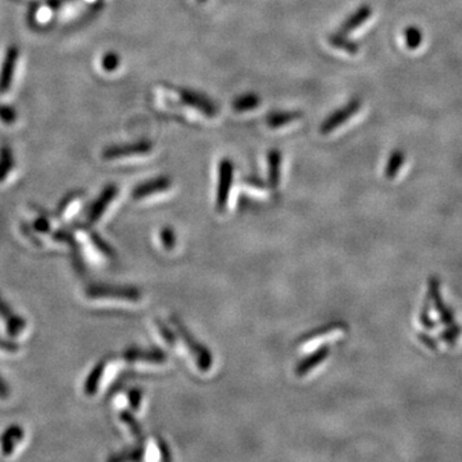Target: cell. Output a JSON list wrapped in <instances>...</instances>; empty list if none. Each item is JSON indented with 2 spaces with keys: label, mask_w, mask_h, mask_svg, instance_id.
<instances>
[{
  "label": "cell",
  "mask_w": 462,
  "mask_h": 462,
  "mask_svg": "<svg viewBox=\"0 0 462 462\" xmlns=\"http://www.w3.org/2000/svg\"><path fill=\"white\" fill-rule=\"evenodd\" d=\"M160 241H161L163 248L166 251H172L176 246V234L171 228H163L160 233Z\"/></svg>",
  "instance_id": "obj_27"
},
{
  "label": "cell",
  "mask_w": 462,
  "mask_h": 462,
  "mask_svg": "<svg viewBox=\"0 0 462 462\" xmlns=\"http://www.w3.org/2000/svg\"><path fill=\"white\" fill-rule=\"evenodd\" d=\"M87 297L92 301H141V292L134 287H120V285H92L87 290Z\"/></svg>",
  "instance_id": "obj_2"
},
{
  "label": "cell",
  "mask_w": 462,
  "mask_h": 462,
  "mask_svg": "<svg viewBox=\"0 0 462 462\" xmlns=\"http://www.w3.org/2000/svg\"><path fill=\"white\" fill-rule=\"evenodd\" d=\"M260 104H261V97L257 93L249 92V93L238 95L231 103V107L236 112H248L260 107Z\"/></svg>",
  "instance_id": "obj_18"
},
{
  "label": "cell",
  "mask_w": 462,
  "mask_h": 462,
  "mask_svg": "<svg viewBox=\"0 0 462 462\" xmlns=\"http://www.w3.org/2000/svg\"><path fill=\"white\" fill-rule=\"evenodd\" d=\"M8 395H9V390H8L7 384L3 382V379H1V376H0V398L6 400Z\"/></svg>",
  "instance_id": "obj_35"
},
{
  "label": "cell",
  "mask_w": 462,
  "mask_h": 462,
  "mask_svg": "<svg viewBox=\"0 0 462 462\" xmlns=\"http://www.w3.org/2000/svg\"><path fill=\"white\" fill-rule=\"evenodd\" d=\"M153 150V143L147 139L128 143V144H120V145H111L106 148L101 153V158L106 161H116L122 158H130L136 155H145Z\"/></svg>",
  "instance_id": "obj_4"
},
{
  "label": "cell",
  "mask_w": 462,
  "mask_h": 462,
  "mask_svg": "<svg viewBox=\"0 0 462 462\" xmlns=\"http://www.w3.org/2000/svg\"><path fill=\"white\" fill-rule=\"evenodd\" d=\"M117 195H119V188L114 184H109L106 188L103 189L99 197L90 206V209L87 212V222L90 225H94V224L99 221L103 217V214H106L109 204L116 199Z\"/></svg>",
  "instance_id": "obj_8"
},
{
  "label": "cell",
  "mask_w": 462,
  "mask_h": 462,
  "mask_svg": "<svg viewBox=\"0 0 462 462\" xmlns=\"http://www.w3.org/2000/svg\"><path fill=\"white\" fill-rule=\"evenodd\" d=\"M171 185H172L171 177H168L166 175H161V176H157V177L138 184L133 189L131 197L135 201H141V199H145L148 197H152L157 193L166 192L171 188Z\"/></svg>",
  "instance_id": "obj_7"
},
{
  "label": "cell",
  "mask_w": 462,
  "mask_h": 462,
  "mask_svg": "<svg viewBox=\"0 0 462 462\" xmlns=\"http://www.w3.org/2000/svg\"><path fill=\"white\" fill-rule=\"evenodd\" d=\"M14 167L13 153L11 148H0V182H4L12 174Z\"/></svg>",
  "instance_id": "obj_23"
},
{
  "label": "cell",
  "mask_w": 462,
  "mask_h": 462,
  "mask_svg": "<svg viewBox=\"0 0 462 462\" xmlns=\"http://www.w3.org/2000/svg\"><path fill=\"white\" fill-rule=\"evenodd\" d=\"M123 358H125V361L130 362V363L145 362V363L162 365L167 361V355L160 348H128V351H125Z\"/></svg>",
  "instance_id": "obj_11"
},
{
  "label": "cell",
  "mask_w": 462,
  "mask_h": 462,
  "mask_svg": "<svg viewBox=\"0 0 462 462\" xmlns=\"http://www.w3.org/2000/svg\"><path fill=\"white\" fill-rule=\"evenodd\" d=\"M25 431L20 425H11L0 436V453L4 457L13 455L16 449L23 442Z\"/></svg>",
  "instance_id": "obj_12"
},
{
  "label": "cell",
  "mask_w": 462,
  "mask_h": 462,
  "mask_svg": "<svg viewBox=\"0 0 462 462\" xmlns=\"http://www.w3.org/2000/svg\"><path fill=\"white\" fill-rule=\"evenodd\" d=\"M406 41H407V45L409 47H412V43L415 41L416 44L415 45H419L420 44V33L417 31V30H415V28H409L407 31H406Z\"/></svg>",
  "instance_id": "obj_33"
},
{
  "label": "cell",
  "mask_w": 462,
  "mask_h": 462,
  "mask_svg": "<svg viewBox=\"0 0 462 462\" xmlns=\"http://www.w3.org/2000/svg\"><path fill=\"white\" fill-rule=\"evenodd\" d=\"M0 120L6 122L8 125L13 123L16 120V112H14L13 108L0 107Z\"/></svg>",
  "instance_id": "obj_31"
},
{
  "label": "cell",
  "mask_w": 462,
  "mask_h": 462,
  "mask_svg": "<svg viewBox=\"0 0 462 462\" xmlns=\"http://www.w3.org/2000/svg\"><path fill=\"white\" fill-rule=\"evenodd\" d=\"M75 239L87 241V244L94 249L97 253H99L103 257L114 258V255H116L114 249L108 244L107 241L101 238L99 234H97L94 230H90V229L85 228V226L77 228L75 231Z\"/></svg>",
  "instance_id": "obj_9"
},
{
  "label": "cell",
  "mask_w": 462,
  "mask_h": 462,
  "mask_svg": "<svg viewBox=\"0 0 462 462\" xmlns=\"http://www.w3.org/2000/svg\"><path fill=\"white\" fill-rule=\"evenodd\" d=\"M371 13H373V11L368 6H361V7L357 8L355 12L343 22L339 31L343 34H351L357 27L363 25L371 17Z\"/></svg>",
  "instance_id": "obj_17"
},
{
  "label": "cell",
  "mask_w": 462,
  "mask_h": 462,
  "mask_svg": "<svg viewBox=\"0 0 462 462\" xmlns=\"http://www.w3.org/2000/svg\"><path fill=\"white\" fill-rule=\"evenodd\" d=\"M360 108H361V101L355 98L346 103L343 107L335 109L334 112H331L325 120L322 121L320 125L321 134L328 135L336 128H341L344 122L352 119L360 111Z\"/></svg>",
  "instance_id": "obj_6"
},
{
  "label": "cell",
  "mask_w": 462,
  "mask_h": 462,
  "mask_svg": "<svg viewBox=\"0 0 462 462\" xmlns=\"http://www.w3.org/2000/svg\"><path fill=\"white\" fill-rule=\"evenodd\" d=\"M155 325H157V329H158L160 334L162 335L163 341L167 343L170 347H175L176 343H177V339H176V335H175L174 331L168 328L167 325L162 321V320H160V319H155Z\"/></svg>",
  "instance_id": "obj_26"
},
{
  "label": "cell",
  "mask_w": 462,
  "mask_h": 462,
  "mask_svg": "<svg viewBox=\"0 0 462 462\" xmlns=\"http://www.w3.org/2000/svg\"><path fill=\"white\" fill-rule=\"evenodd\" d=\"M268 185L276 189L280 184L282 177V152L279 149H271L268 153Z\"/></svg>",
  "instance_id": "obj_15"
},
{
  "label": "cell",
  "mask_w": 462,
  "mask_h": 462,
  "mask_svg": "<svg viewBox=\"0 0 462 462\" xmlns=\"http://www.w3.org/2000/svg\"><path fill=\"white\" fill-rule=\"evenodd\" d=\"M347 328L346 324L343 322H330V324H326V325H322L320 328H316L312 330V331H308L304 335H302L301 339H299V343H307L312 342V341H316L319 338H322V336H326L329 334H333L335 331H339V330H344Z\"/></svg>",
  "instance_id": "obj_19"
},
{
  "label": "cell",
  "mask_w": 462,
  "mask_h": 462,
  "mask_svg": "<svg viewBox=\"0 0 462 462\" xmlns=\"http://www.w3.org/2000/svg\"><path fill=\"white\" fill-rule=\"evenodd\" d=\"M20 351V346L14 341H4L0 339V352L6 355H14Z\"/></svg>",
  "instance_id": "obj_30"
},
{
  "label": "cell",
  "mask_w": 462,
  "mask_h": 462,
  "mask_svg": "<svg viewBox=\"0 0 462 462\" xmlns=\"http://www.w3.org/2000/svg\"><path fill=\"white\" fill-rule=\"evenodd\" d=\"M120 420L121 422H123L128 427V431L131 433V436L138 438L139 441L143 439V430H141V424L138 422L136 417H135L134 414L131 411H128V409L121 411Z\"/></svg>",
  "instance_id": "obj_24"
},
{
  "label": "cell",
  "mask_w": 462,
  "mask_h": 462,
  "mask_svg": "<svg viewBox=\"0 0 462 462\" xmlns=\"http://www.w3.org/2000/svg\"><path fill=\"white\" fill-rule=\"evenodd\" d=\"M303 114L301 111H273L266 116L268 128H280L297 120H301Z\"/></svg>",
  "instance_id": "obj_16"
},
{
  "label": "cell",
  "mask_w": 462,
  "mask_h": 462,
  "mask_svg": "<svg viewBox=\"0 0 462 462\" xmlns=\"http://www.w3.org/2000/svg\"><path fill=\"white\" fill-rule=\"evenodd\" d=\"M4 328H6V333L11 339H17L26 330V320L22 316L13 314V315L9 316L7 320H4Z\"/></svg>",
  "instance_id": "obj_22"
},
{
  "label": "cell",
  "mask_w": 462,
  "mask_h": 462,
  "mask_svg": "<svg viewBox=\"0 0 462 462\" xmlns=\"http://www.w3.org/2000/svg\"><path fill=\"white\" fill-rule=\"evenodd\" d=\"M329 355H330V347L328 344H322L321 347L316 349L315 352L306 356L304 358H302L301 361L297 363L295 368V375H307L308 373H311L316 366L321 365Z\"/></svg>",
  "instance_id": "obj_13"
},
{
  "label": "cell",
  "mask_w": 462,
  "mask_h": 462,
  "mask_svg": "<svg viewBox=\"0 0 462 462\" xmlns=\"http://www.w3.org/2000/svg\"><path fill=\"white\" fill-rule=\"evenodd\" d=\"M198 1H199V3H206L207 0H198Z\"/></svg>",
  "instance_id": "obj_37"
},
{
  "label": "cell",
  "mask_w": 462,
  "mask_h": 462,
  "mask_svg": "<svg viewBox=\"0 0 462 462\" xmlns=\"http://www.w3.org/2000/svg\"><path fill=\"white\" fill-rule=\"evenodd\" d=\"M128 401L131 409L138 411V409H141V401H143V390L139 388L131 389L128 392Z\"/></svg>",
  "instance_id": "obj_29"
},
{
  "label": "cell",
  "mask_w": 462,
  "mask_h": 462,
  "mask_svg": "<svg viewBox=\"0 0 462 462\" xmlns=\"http://www.w3.org/2000/svg\"><path fill=\"white\" fill-rule=\"evenodd\" d=\"M329 44L331 47H334L335 49H341V50H344L346 53L348 54H357L358 49H360L358 44L356 41L351 40L348 35L343 34L341 31L329 36Z\"/></svg>",
  "instance_id": "obj_20"
},
{
  "label": "cell",
  "mask_w": 462,
  "mask_h": 462,
  "mask_svg": "<svg viewBox=\"0 0 462 462\" xmlns=\"http://www.w3.org/2000/svg\"><path fill=\"white\" fill-rule=\"evenodd\" d=\"M179 97L184 104L199 111L206 117L212 119L219 114L217 104L207 94H203L198 90L189 89V87H181L179 89Z\"/></svg>",
  "instance_id": "obj_5"
},
{
  "label": "cell",
  "mask_w": 462,
  "mask_h": 462,
  "mask_svg": "<svg viewBox=\"0 0 462 462\" xmlns=\"http://www.w3.org/2000/svg\"><path fill=\"white\" fill-rule=\"evenodd\" d=\"M80 195H71L66 198L65 201L60 203V208H58V216L63 221H68L74 217L75 214L79 211L81 204Z\"/></svg>",
  "instance_id": "obj_21"
},
{
  "label": "cell",
  "mask_w": 462,
  "mask_h": 462,
  "mask_svg": "<svg viewBox=\"0 0 462 462\" xmlns=\"http://www.w3.org/2000/svg\"><path fill=\"white\" fill-rule=\"evenodd\" d=\"M18 57H20V52L17 48H8L7 53H6L3 65H1V70H0V93H7L9 87H12Z\"/></svg>",
  "instance_id": "obj_10"
},
{
  "label": "cell",
  "mask_w": 462,
  "mask_h": 462,
  "mask_svg": "<svg viewBox=\"0 0 462 462\" xmlns=\"http://www.w3.org/2000/svg\"><path fill=\"white\" fill-rule=\"evenodd\" d=\"M157 447L160 449L162 460L170 461L171 460V453H170V449H168L166 442L163 439H161V438H157Z\"/></svg>",
  "instance_id": "obj_32"
},
{
  "label": "cell",
  "mask_w": 462,
  "mask_h": 462,
  "mask_svg": "<svg viewBox=\"0 0 462 462\" xmlns=\"http://www.w3.org/2000/svg\"><path fill=\"white\" fill-rule=\"evenodd\" d=\"M246 181L248 182L249 185H252V187H255V188H260V189H263L265 188V184L262 182L260 179H253V177H248V179H246Z\"/></svg>",
  "instance_id": "obj_36"
},
{
  "label": "cell",
  "mask_w": 462,
  "mask_h": 462,
  "mask_svg": "<svg viewBox=\"0 0 462 462\" xmlns=\"http://www.w3.org/2000/svg\"><path fill=\"white\" fill-rule=\"evenodd\" d=\"M403 161V154L400 153V152H395V153L390 155L389 158L388 166H387V170H385V174L388 177H393L397 170L400 168V166L402 165Z\"/></svg>",
  "instance_id": "obj_28"
},
{
  "label": "cell",
  "mask_w": 462,
  "mask_h": 462,
  "mask_svg": "<svg viewBox=\"0 0 462 462\" xmlns=\"http://www.w3.org/2000/svg\"><path fill=\"white\" fill-rule=\"evenodd\" d=\"M121 58L116 52H109L104 54L101 58V67L107 72H114L117 68L120 67Z\"/></svg>",
  "instance_id": "obj_25"
},
{
  "label": "cell",
  "mask_w": 462,
  "mask_h": 462,
  "mask_svg": "<svg viewBox=\"0 0 462 462\" xmlns=\"http://www.w3.org/2000/svg\"><path fill=\"white\" fill-rule=\"evenodd\" d=\"M108 361L107 360H101L95 365L94 368H92V371L89 373L85 384H84V393L87 397H93L99 392L101 388V380L104 378V374L107 371Z\"/></svg>",
  "instance_id": "obj_14"
},
{
  "label": "cell",
  "mask_w": 462,
  "mask_h": 462,
  "mask_svg": "<svg viewBox=\"0 0 462 462\" xmlns=\"http://www.w3.org/2000/svg\"><path fill=\"white\" fill-rule=\"evenodd\" d=\"M12 315H13V311L11 309V307L0 297V319L7 320L8 317Z\"/></svg>",
  "instance_id": "obj_34"
},
{
  "label": "cell",
  "mask_w": 462,
  "mask_h": 462,
  "mask_svg": "<svg viewBox=\"0 0 462 462\" xmlns=\"http://www.w3.org/2000/svg\"><path fill=\"white\" fill-rule=\"evenodd\" d=\"M171 322L176 329V333L180 336L181 341L185 343L189 352L194 357L197 366L203 373L209 371L212 368V363H214V357H212V353L209 352V349L204 347L202 343L198 342L194 336L192 335V333L189 331L188 328L176 316H171Z\"/></svg>",
  "instance_id": "obj_1"
},
{
  "label": "cell",
  "mask_w": 462,
  "mask_h": 462,
  "mask_svg": "<svg viewBox=\"0 0 462 462\" xmlns=\"http://www.w3.org/2000/svg\"><path fill=\"white\" fill-rule=\"evenodd\" d=\"M234 180V163L229 158H222L219 163V185L216 193V209L224 212L228 207L229 197Z\"/></svg>",
  "instance_id": "obj_3"
}]
</instances>
